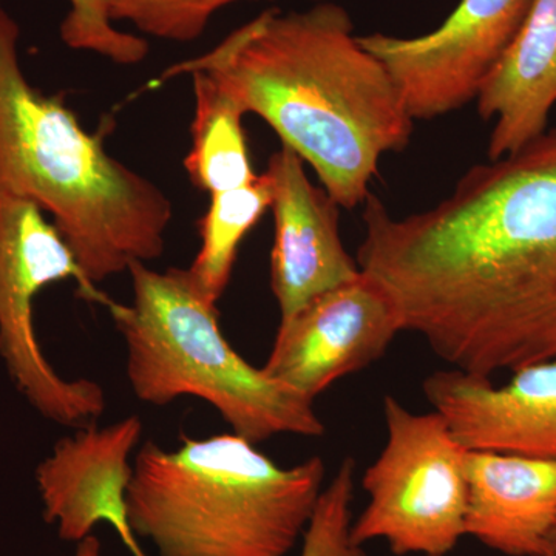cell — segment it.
I'll use <instances>...</instances> for the list:
<instances>
[{
    "mask_svg": "<svg viewBox=\"0 0 556 556\" xmlns=\"http://www.w3.org/2000/svg\"><path fill=\"white\" fill-rule=\"evenodd\" d=\"M364 204L356 262L402 331L481 378L556 361V129L471 167L427 211Z\"/></svg>",
    "mask_w": 556,
    "mask_h": 556,
    "instance_id": "cell-1",
    "label": "cell"
},
{
    "mask_svg": "<svg viewBox=\"0 0 556 556\" xmlns=\"http://www.w3.org/2000/svg\"><path fill=\"white\" fill-rule=\"evenodd\" d=\"M193 70L265 121L343 208L367 201L379 161L408 148L415 129L397 84L361 46L350 13L334 0L263 11L161 80Z\"/></svg>",
    "mask_w": 556,
    "mask_h": 556,
    "instance_id": "cell-2",
    "label": "cell"
},
{
    "mask_svg": "<svg viewBox=\"0 0 556 556\" xmlns=\"http://www.w3.org/2000/svg\"><path fill=\"white\" fill-rule=\"evenodd\" d=\"M20 25L0 2V197L50 215L91 285L164 254L169 197L80 126L60 97L28 83Z\"/></svg>",
    "mask_w": 556,
    "mask_h": 556,
    "instance_id": "cell-3",
    "label": "cell"
},
{
    "mask_svg": "<svg viewBox=\"0 0 556 556\" xmlns=\"http://www.w3.org/2000/svg\"><path fill=\"white\" fill-rule=\"evenodd\" d=\"M321 457L280 467L239 434L148 441L135 457L127 518L159 556H287L324 490Z\"/></svg>",
    "mask_w": 556,
    "mask_h": 556,
    "instance_id": "cell-4",
    "label": "cell"
},
{
    "mask_svg": "<svg viewBox=\"0 0 556 556\" xmlns=\"http://www.w3.org/2000/svg\"><path fill=\"white\" fill-rule=\"evenodd\" d=\"M130 305L110 302L127 350L135 396L164 407L179 397L212 405L232 433L252 444L278 434L320 438L325 426L313 399L240 356L218 324L217 305L193 287L188 269L134 263Z\"/></svg>",
    "mask_w": 556,
    "mask_h": 556,
    "instance_id": "cell-5",
    "label": "cell"
},
{
    "mask_svg": "<svg viewBox=\"0 0 556 556\" xmlns=\"http://www.w3.org/2000/svg\"><path fill=\"white\" fill-rule=\"evenodd\" d=\"M75 280L79 294L108 306L72 249L33 201L0 197V358L11 382L47 420L67 428L94 426L108 407L100 383L65 379L43 353L35 302L43 289Z\"/></svg>",
    "mask_w": 556,
    "mask_h": 556,
    "instance_id": "cell-6",
    "label": "cell"
},
{
    "mask_svg": "<svg viewBox=\"0 0 556 556\" xmlns=\"http://www.w3.org/2000/svg\"><path fill=\"white\" fill-rule=\"evenodd\" d=\"M388 441L365 471L369 503L351 527L357 546L386 540L396 555L445 556L466 535L467 453L438 412L383 401Z\"/></svg>",
    "mask_w": 556,
    "mask_h": 556,
    "instance_id": "cell-7",
    "label": "cell"
},
{
    "mask_svg": "<svg viewBox=\"0 0 556 556\" xmlns=\"http://www.w3.org/2000/svg\"><path fill=\"white\" fill-rule=\"evenodd\" d=\"M533 0H460L437 30L416 38L371 33L358 42L397 84L413 119H434L477 101Z\"/></svg>",
    "mask_w": 556,
    "mask_h": 556,
    "instance_id": "cell-8",
    "label": "cell"
},
{
    "mask_svg": "<svg viewBox=\"0 0 556 556\" xmlns=\"http://www.w3.org/2000/svg\"><path fill=\"white\" fill-rule=\"evenodd\" d=\"M402 331L386 289L362 273L280 320L265 369L306 397L382 357Z\"/></svg>",
    "mask_w": 556,
    "mask_h": 556,
    "instance_id": "cell-9",
    "label": "cell"
},
{
    "mask_svg": "<svg viewBox=\"0 0 556 556\" xmlns=\"http://www.w3.org/2000/svg\"><path fill=\"white\" fill-rule=\"evenodd\" d=\"M141 437L139 416L108 427L78 428L40 460L35 479L43 519L61 540L79 543L104 522L131 556H148L127 518V490L134 477L130 457Z\"/></svg>",
    "mask_w": 556,
    "mask_h": 556,
    "instance_id": "cell-10",
    "label": "cell"
},
{
    "mask_svg": "<svg viewBox=\"0 0 556 556\" xmlns=\"http://www.w3.org/2000/svg\"><path fill=\"white\" fill-rule=\"evenodd\" d=\"M422 390L468 452L556 460V361L519 368L503 387L460 369L437 371Z\"/></svg>",
    "mask_w": 556,
    "mask_h": 556,
    "instance_id": "cell-11",
    "label": "cell"
},
{
    "mask_svg": "<svg viewBox=\"0 0 556 556\" xmlns=\"http://www.w3.org/2000/svg\"><path fill=\"white\" fill-rule=\"evenodd\" d=\"M276 239L270 252V289L280 320L311 300L361 276L340 239V206L309 181L305 163L281 146L268 161Z\"/></svg>",
    "mask_w": 556,
    "mask_h": 556,
    "instance_id": "cell-12",
    "label": "cell"
},
{
    "mask_svg": "<svg viewBox=\"0 0 556 556\" xmlns=\"http://www.w3.org/2000/svg\"><path fill=\"white\" fill-rule=\"evenodd\" d=\"M466 535L508 556H554L556 460L467 453Z\"/></svg>",
    "mask_w": 556,
    "mask_h": 556,
    "instance_id": "cell-13",
    "label": "cell"
},
{
    "mask_svg": "<svg viewBox=\"0 0 556 556\" xmlns=\"http://www.w3.org/2000/svg\"><path fill=\"white\" fill-rule=\"evenodd\" d=\"M475 102L482 119H495L489 161L517 152L548 130L556 105V0H533Z\"/></svg>",
    "mask_w": 556,
    "mask_h": 556,
    "instance_id": "cell-14",
    "label": "cell"
},
{
    "mask_svg": "<svg viewBox=\"0 0 556 556\" xmlns=\"http://www.w3.org/2000/svg\"><path fill=\"white\" fill-rule=\"evenodd\" d=\"M188 76L195 97L192 146L182 163L189 178L211 195L251 185L258 175L241 124L247 113L207 73L193 70Z\"/></svg>",
    "mask_w": 556,
    "mask_h": 556,
    "instance_id": "cell-15",
    "label": "cell"
},
{
    "mask_svg": "<svg viewBox=\"0 0 556 556\" xmlns=\"http://www.w3.org/2000/svg\"><path fill=\"white\" fill-rule=\"evenodd\" d=\"M270 204L273 186L266 170L244 188L212 193L206 214L200 219L199 254L186 269L197 291L214 305L229 287L241 241Z\"/></svg>",
    "mask_w": 556,
    "mask_h": 556,
    "instance_id": "cell-16",
    "label": "cell"
},
{
    "mask_svg": "<svg viewBox=\"0 0 556 556\" xmlns=\"http://www.w3.org/2000/svg\"><path fill=\"white\" fill-rule=\"evenodd\" d=\"M237 2L244 0H104L113 22H129L141 35L172 42L200 39L215 14Z\"/></svg>",
    "mask_w": 556,
    "mask_h": 556,
    "instance_id": "cell-17",
    "label": "cell"
},
{
    "mask_svg": "<svg viewBox=\"0 0 556 556\" xmlns=\"http://www.w3.org/2000/svg\"><path fill=\"white\" fill-rule=\"evenodd\" d=\"M354 460L345 457L314 508L300 556H365L351 538L353 527Z\"/></svg>",
    "mask_w": 556,
    "mask_h": 556,
    "instance_id": "cell-18",
    "label": "cell"
},
{
    "mask_svg": "<svg viewBox=\"0 0 556 556\" xmlns=\"http://www.w3.org/2000/svg\"><path fill=\"white\" fill-rule=\"evenodd\" d=\"M61 24V39L73 50L91 51L119 65H137L148 58L149 42L121 31L110 17L104 0H68Z\"/></svg>",
    "mask_w": 556,
    "mask_h": 556,
    "instance_id": "cell-19",
    "label": "cell"
},
{
    "mask_svg": "<svg viewBox=\"0 0 556 556\" xmlns=\"http://www.w3.org/2000/svg\"><path fill=\"white\" fill-rule=\"evenodd\" d=\"M73 556H105L102 551L101 541L98 536L91 535L84 538L83 541L76 543L75 554Z\"/></svg>",
    "mask_w": 556,
    "mask_h": 556,
    "instance_id": "cell-20",
    "label": "cell"
},
{
    "mask_svg": "<svg viewBox=\"0 0 556 556\" xmlns=\"http://www.w3.org/2000/svg\"><path fill=\"white\" fill-rule=\"evenodd\" d=\"M551 546L552 552H554V556H556V526L554 527V530H552L551 533Z\"/></svg>",
    "mask_w": 556,
    "mask_h": 556,
    "instance_id": "cell-21",
    "label": "cell"
}]
</instances>
